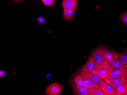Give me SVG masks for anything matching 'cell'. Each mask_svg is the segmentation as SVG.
<instances>
[{
    "mask_svg": "<svg viewBox=\"0 0 127 95\" xmlns=\"http://www.w3.org/2000/svg\"><path fill=\"white\" fill-rule=\"evenodd\" d=\"M107 78L110 80L117 79L123 76L122 72L111 63L107 64Z\"/></svg>",
    "mask_w": 127,
    "mask_h": 95,
    "instance_id": "6da1fadb",
    "label": "cell"
},
{
    "mask_svg": "<svg viewBox=\"0 0 127 95\" xmlns=\"http://www.w3.org/2000/svg\"><path fill=\"white\" fill-rule=\"evenodd\" d=\"M105 48L103 47H100L94 50L91 52V57L94 59L95 61V67L99 66L103 63V51Z\"/></svg>",
    "mask_w": 127,
    "mask_h": 95,
    "instance_id": "7a4b0ae2",
    "label": "cell"
},
{
    "mask_svg": "<svg viewBox=\"0 0 127 95\" xmlns=\"http://www.w3.org/2000/svg\"><path fill=\"white\" fill-rule=\"evenodd\" d=\"M63 89V87L57 82L49 85L45 90L46 94L48 95H58Z\"/></svg>",
    "mask_w": 127,
    "mask_h": 95,
    "instance_id": "3957f363",
    "label": "cell"
},
{
    "mask_svg": "<svg viewBox=\"0 0 127 95\" xmlns=\"http://www.w3.org/2000/svg\"><path fill=\"white\" fill-rule=\"evenodd\" d=\"M107 64L103 62L99 66L95 67L91 72L99 76L101 79H104L107 77Z\"/></svg>",
    "mask_w": 127,
    "mask_h": 95,
    "instance_id": "277c9868",
    "label": "cell"
},
{
    "mask_svg": "<svg viewBox=\"0 0 127 95\" xmlns=\"http://www.w3.org/2000/svg\"><path fill=\"white\" fill-rule=\"evenodd\" d=\"M85 81V86L86 88H93L102 90L100 85L92 80L85 72H79Z\"/></svg>",
    "mask_w": 127,
    "mask_h": 95,
    "instance_id": "5b68a950",
    "label": "cell"
},
{
    "mask_svg": "<svg viewBox=\"0 0 127 95\" xmlns=\"http://www.w3.org/2000/svg\"><path fill=\"white\" fill-rule=\"evenodd\" d=\"M115 53L110 50L105 48L103 51V60L106 64L111 63L115 59L118 58V55H115Z\"/></svg>",
    "mask_w": 127,
    "mask_h": 95,
    "instance_id": "8992f818",
    "label": "cell"
},
{
    "mask_svg": "<svg viewBox=\"0 0 127 95\" xmlns=\"http://www.w3.org/2000/svg\"><path fill=\"white\" fill-rule=\"evenodd\" d=\"M95 61L91 57H90L87 62L83 66H82L78 70V72H90L92 71L95 68Z\"/></svg>",
    "mask_w": 127,
    "mask_h": 95,
    "instance_id": "52a82bcc",
    "label": "cell"
},
{
    "mask_svg": "<svg viewBox=\"0 0 127 95\" xmlns=\"http://www.w3.org/2000/svg\"><path fill=\"white\" fill-rule=\"evenodd\" d=\"M71 83H72L77 88H79L85 86V81L79 72L73 74V78L71 79Z\"/></svg>",
    "mask_w": 127,
    "mask_h": 95,
    "instance_id": "ba28073f",
    "label": "cell"
},
{
    "mask_svg": "<svg viewBox=\"0 0 127 95\" xmlns=\"http://www.w3.org/2000/svg\"><path fill=\"white\" fill-rule=\"evenodd\" d=\"M100 86L102 90L107 95H117V93L115 89L113 88L110 85L106 83L103 79H102L100 81Z\"/></svg>",
    "mask_w": 127,
    "mask_h": 95,
    "instance_id": "9c48e42d",
    "label": "cell"
},
{
    "mask_svg": "<svg viewBox=\"0 0 127 95\" xmlns=\"http://www.w3.org/2000/svg\"><path fill=\"white\" fill-rule=\"evenodd\" d=\"M112 65L115 68L118 69L120 71L122 74L123 77L126 78L127 76V69L125 67L123 64L120 59L117 58L115 59L111 63Z\"/></svg>",
    "mask_w": 127,
    "mask_h": 95,
    "instance_id": "30bf717a",
    "label": "cell"
},
{
    "mask_svg": "<svg viewBox=\"0 0 127 95\" xmlns=\"http://www.w3.org/2000/svg\"><path fill=\"white\" fill-rule=\"evenodd\" d=\"M103 80L106 83L110 85L114 88L117 87L118 86L123 84L126 81L125 78L123 76L114 80H110L107 78Z\"/></svg>",
    "mask_w": 127,
    "mask_h": 95,
    "instance_id": "8fae6325",
    "label": "cell"
},
{
    "mask_svg": "<svg viewBox=\"0 0 127 95\" xmlns=\"http://www.w3.org/2000/svg\"><path fill=\"white\" fill-rule=\"evenodd\" d=\"M77 4V0H63V7L64 11L76 8Z\"/></svg>",
    "mask_w": 127,
    "mask_h": 95,
    "instance_id": "7c38bea8",
    "label": "cell"
},
{
    "mask_svg": "<svg viewBox=\"0 0 127 95\" xmlns=\"http://www.w3.org/2000/svg\"><path fill=\"white\" fill-rule=\"evenodd\" d=\"M71 86L73 90V95H90L89 88L83 87L79 88H77L72 83H71Z\"/></svg>",
    "mask_w": 127,
    "mask_h": 95,
    "instance_id": "4fadbf2b",
    "label": "cell"
},
{
    "mask_svg": "<svg viewBox=\"0 0 127 95\" xmlns=\"http://www.w3.org/2000/svg\"><path fill=\"white\" fill-rule=\"evenodd\" d=\"M76 8L73 10H68L64 11L63 17L64 19L67 21L70 20L73 16Z\"/></svg>",
    "mask_w": 127,
    "mask_h": 95,
    "instance_id": "5bb4252c",
    "label": "cell"
},
{
    "mask_svg": "<svg viewBox=\"0 0 127 95\" xmlns=\"http://www.w3.org/2000/svg\"><path fill=\"white\" fill-rule=\"evenodd\" d=\"M85 72L89 76L92 80L100 85V83L102 80V79H101L99 76L92 73L91 72Z\"/></svg>",
    "mask_w": 127,
    "mask_h": 95,
    "instance_id": "9a60e30c",
    "label": "cell"
},
{
    "mask_svg": "<svg viewBox=\"0 0 127 95\" xmlns=\"http://www.w3.org/2000/svg\"><path fill=\"white\" fill-rule=\"evenodd\" d=\"M89 93L90 95H107L102 90L93 88H89Z\"/></svg>",
    "mask_w": 127,
    "mask_h": 95,
    "instance_id": "2e32d148",
    "label": "cell"
},
{
    "mask_svg": "<svg viewBox=\"0 0 127 95\" xmlns=\"http://www.w3.org/2000/svg\"><path fill=\"white\" fill-rule=\"evenodd\" d=\"M114 89L117 93V95H125V89L123 84L118 86Z\"/></svg>",
    "mask_w": 127,
    "mask_h": 95,
    "instance_id": "e0dca14e",
    "label": "cell"
},
{
    "mask_svg": "<svg viewBox=\"0 0 127 95\" xmlns=\"http://www.w3.org/2000/svg\"><path fill=\"white\" fill-rule=\"evenodd\" d=\"M118 56L122 61L123 64H127V55L125 52H119L118 53Z\"/></svg>",
    "mask_w": 127,
    "mask_h": 95,
    "instance_id": "ac0fdd59",
    "label": "cell"
},
{
    "mask_svg": "<svg viewBox=\"0 0 127 95\" xmlns=\"http://www.w3.org/2000/svg\"><path fill=\"white\" fill-rule=\"evenodd\" d=\"M121 20L123 24L127 25V12L124 13L121 15Z\"/></svg>",
    "mask_w": 127,
    "mask_h": 95,
    "instance_id": "d6986e66",
    "label": "cell"
},
{
    "mask_svg": "<svg viewBox=\"0 0 127 95\" xmlns=\"http://www.w3.org/2000/svg\"><path fill=\"white\" fill-rule=\"evenodd\" d=\"M43 3L46 5L50 6L53 5L55 2V0H42Z\"/></svg>",
    "mask_w": 127,
    "mask_h": 95,
    "instance_id": "ffe728a7",
    "label": "cell"
},
{
    "mask_svg": "<svg viewBox=\"0 0 127 95\" xmlns=\"http://www.w3.org/2000/svg\"><path fill=\"white\" fill-rule=\"evenodd\" d=\"M37 20L38 24L41 25L43 24L45 22V18H44L43 17H40L38 18Z\"/></svg>",
    "mask_w": 127,
    "mask_h": 95,
    "instance_id": "44dd1931",
    "label": "cell"
},
{
    "mask_svg": "<svg viewBox=\"0 0 127 95\" xmlns=\"http://www.w3.org/2000/svg\"><path fill=\"white\" fill-rule=\"evenodd\" d=\"M125 82L123 84L125 89V95H127V78H125Z\"/></svg>",
    "mask_w": 127,
    "mask_h": 95,
    "instance_id": "7402d4cb",
    "label": "cell"
},
{
    "mask_svg": "<svg viewBox=\"0 0 127 95\" xmlns=\"http://www.w3.org/2000/svg\"><path fill=\"white\" fill-rule=\"evenodd\" d=\"M5 72L3 70H0V76L1 77H3L5 76Z\"/></svg>",
    "mask_w": 127,
    "mask_h": 95,
    "instance_id": "603a6c76",
    "label": "cell"
},
{
    "mask_svg": "<svg viewBox=\"0 0 127 95\" xmlns=\"http://www.w3.org/2000/svg\"><path fill=\"white\" fill-rule=\"evenodd\" d=\"M125 52H126V54H127V51H125ZM124 66H125V68H126L127 69V64H125V65H124Z\"/></svg>",
    "mask_w": 127,
    "mask_h": 95,
    "instance_id": "cb8c5ba5",
    "label": "cell"
},
{
    "mask_svg": "<svg viewBox=\"0 0 127 95\" xmlns=\"http://www.w3.org/2000/svg\"><path fill=\"white\" fill-rule=\"evenodd\" d=\"M14 1H15V2H18L19 1V0H13Z\"/></svg>",
    "mask_w": 127,
    "mask_h": 95,
    "instance_id": "d4e9b609",
    "label": "cell"
},
{
    "mask_svg": "<svg viewBox=\"0 0 127 95\" xmlns=\"http://www.w3.org/2000/svg\"><path fill=\"white\" fill-rule=\"evenodd\" d=\"M22 0H19V1H22Z\"/></svg>",
    "mask_w": 127,
    "mask_h": 95,
    "instance_id": "484cf974",
    "label": "cell"
},
{
    "mask_svg": "<svg viewBox=\"0 0 127 95\" xmlns=\"http://www.w3.org/2000/svg\"><path fill=\"white\" fill-rule=\"evenodd\" d=\"M127 78V76L126 77V78Z\"/></svg>",
    "mask_w": 127,
    "mask_h": 95,
    "instance_id": "4316f807",
    "label": "cell"
}]
</instances>
